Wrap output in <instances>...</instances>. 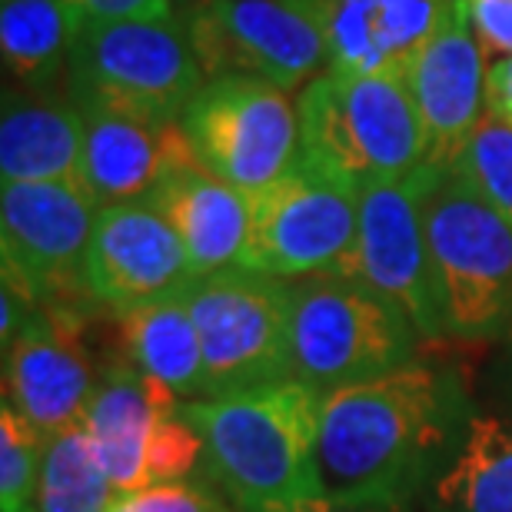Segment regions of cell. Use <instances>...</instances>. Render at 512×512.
Instances as JSON below:
<instances>
[{
    "label": "cell",
    "mask_w": 512,
    "mask_h": 512,
    "mask_svg": "<svg viewBox=\"0 0 512 512\" xmlns=\"http://www.w3.org/2000/svg\"><path fill=\"white\" fill-rule=\"evenodd\" d=\"M473 416L463 376L423 360L326 393L316 449L323 499L380 506L423 499Z\"/></svg>",
    "instance_id": "1"
},
{
    "label": "cell",
    "mask_w": 512,
    "mask_h": 512,
    "mask_svg": "<svg viewBox=\"0 0 512 512\" xmlns=\"http://www.w3.org/2000/svg\"><path fill=\"white\" fill-rule=\"evenodd\" d=\"M183 419L203 439V476L240 512H280L320 499L323 393L300 380L193 399Z\"/></svg>",
    "instance_id": "2"
},
{
    "label": "cell",
    "mask_w": 512,
    "mask_h": 512,
    "mask_svg": "<svg viewBox=\"0 0 512 512\" xmlns=\"http://www.w3.org/2000/svg\"><path fill=\"white\" fill-rule=\"evenodd\" d=\"M419 333L403 306L356 273L293 280V380L316 393L380 380L416 360Z\"/></svg>",
    "instance_id": "3"
},
{
    "label": "cell",
    "mask_w": 512,
    "mask_h": 512,
    "mask_svg": "<svg viewBox=\"0 0 512 512\" xmlns=\"http://www.w3.org/2000/svg\"><path fill=\"white\" fill-rule=\"evenodd\" d=\"M426 240L446 336H512V223L456 167L436 170L426 193Z\"/></svg>",
    "instance_id": "4"
},
{
    "label": "cell",
    "mask_w": 512,
    "mask_h": 512,
    "mask_svg": "<svg viewBox=\"0 0 512 512\" xmlns=\"http://www.w3.org/2000/svg\"><path fill=\"white\" fill-rule=\"evenodd\" d=\"M303 157L356 183L406 177L426 163V137L406 74H316L296 104Z\"/></svg>",
    "instance_id": "5"
},
{
    "label": "cell",
    "mask_w": 512,
    "mask_h": 512,
    "mask_svg": "<svg viewBox=\"0 0 512 512\" xmlns=\"http://www.w3.org/2000/svg\"><path fill=\"white\" fill-rule=\"evenodd\" d=\"M203 84L207 77L180 17L80 20L67 77V94L80 107L180 124Z\"/></svg>",
    "instance_id": "6"
},
{
    "label": "cell",
    "mask_w": 512,
    "mask_h": 512,
    "mask_svg": "<svg viewBox=\"0 0 512 512\" xmlns=\"http://www.w3.org/2000/svg\"><path fill=\"white\" fill-rule=\"evenodd\" d=\"M356 233L360 183L296 153L280 180L250 197V240L240 266L280 280L353 273Z\"/></svg>",
    "instance_id": "7"
},
{
    "label": "cell",
    "mask_w": 512,
    "mask_h": 512,
    "mask_svg": "<svg viewBox=\"0 0 512 512\" xmlns=\"http://www.w3.org/2000/svg\"><path fill=\"white\" fill-rule=\"evenodd\" d=\"M180 406L177 393L140 373L127 356L104 363L80 429L117 496L203 476V439Z\"/></svg>",
    "instance_id": "8"
},
{
    "label": "cell",
    "mask_w": 512,
    "mask_h": 512,
    "mask_svg": "<svg viewBox=\"0 0 512 512\" xmlns=\"http://www.w3.org/2000/svg\"><path fill=\"white\" fill-rule=\"evenodd\" d=\"M183 303L203 346L210 399L293 380V280L230 266L197 276Z\"/></svg>",
    "instance_id": "9"
},
{
    "label": "cell",
    "mask_w": 512,
    "mask_h": 512,
    "mask_svg": "<svg viewBox=\"0 0 512 512\" xmlns=\"http://www.w3.org/2000/svg\"><path fill=\"white\" fill-rule=\"evenodd\" d=\"M203 77H253L296 90L326 64L310 0H203L177 10Z\"/></svg>",
    "instance_id": "10"
},
{
    "label": "cell",
    "mask_w": 512,
    "mask_h": 512,
    "mask_svg": "<svg viewBox=\"0 0 512 512\" xmlns=\"http://www.w3.org/2000/svg\"><path fill=\"white\" fill-rule=\"evenodd\" d=\"M193 160L243 193H260L293 167L300 150L296 107L253 77H210L180 114Z\"/></svg>",
    "instance_id": "11"
},
{
    "label": "cell",
    "mask_w": 512,
    "mask_h": 512,
    "mask_svg": "<svg viewBox=\"0 0 512 512\" xmlns=\"http://www.w3.org/2000/svg\"><path fill=\"white\" fill-rule=\"evenodd\" d=\"M100 207L77 180L4 183L0 256L4 280L40 306L94 303L84 293V260Z\"/></svg>",
    "instance_id": "12"
},
{
    "label": "cell",
    "mask_w": 512,
    "mask_h": 512,
    "mask_svg": "<svg viewBox=\"0 0 512 512\" xmlns=\"http://www.w3.org/2000/svg\"><path fill=\"white\" fill-rule=\"evenodd\" d=\"M436 170L433 163H423L406 177L360 183V233L353 256V273L403 306L426 343L446 336L426 240V193Z\"/></svg>",
    "instance_id": "13"
},
{
    "label": "cell",
    "mask_w": 512,
    "mask_h": 512,
    "mask_svg": "<svg viewBox=\"0 0 512 512\" xmlns=\"http://www.w3.org/2000/svg\"><path fill=\"white\" fill-rule=\"evenodd\" d=\"M104 313L97 303L40 306L17 340L4 346V403L40 436L80 426L104 363H97L90 330Z\"/></svg>",
    "instance_id": "14"
},
{
    "label": "cell",
    "mask_w": 512,
    "mask_h": 512,
    "mask_svg": "<svg viewBox=\"0 0 512 512\" xmlns=\"http://www.w3.org/2000/svg\"><path fill=\"white\" fill-rule=\"evenodd\" d=\"M197 280L173 223L150 200L104 207L84 260V293L107 316L177 300Z\"/></svg>",
    "instance_id": "15"
},
{
    "label": "cell",
    "mask_w": 512,
    "mask_h": 512,
    "mask_svg": "<svg viewBox=\"0 0 512 512\" xmlns=\"http://www.w3.org/2000/svg\"><path fill=\"white\" fill-rule=\"evenodd\" d=\"M406 77L423 124L426 163L439 170L453 167L463 157L469 137L483 124L486 110L483 47L459 0L436 37L416 54Z\"/></svg>",
    "instance_id": "16"
},
{
    "label": "cell",
    "mask_w": 512,
    "mask_h": 512,
    "mask_svg": "<svg viewBox=\"0 0 512 512\" xmlns=\"http://www.w3.org/2000/svg\"><path fill=\"white\" fill-rule=\"evenodd\" d=\"M326 37V67L343 74H409L456 0H310Z\"/></svg>",
    "instance_id": "17"
},
{
    "label": "cell",
    "mask_w": 512,
    "mask_h": 512,
    "mask_svg": "<svg viewBox=\"0 0 512 512\" xmlns=\"http://www.w3.org/2000/svg\"><path fill=\"white\" fill-rule=\"evenodd\" d=\"M84 110V157L77 183L97 207L147 200L173 163L190 157V143L180 124H150L114 110Z\"/></svg>",
    "instance_id": "18"
},
{
    "label": "cell",
    "mask_w": 512,
    "mask_h": 512,
    "mask_svg": "<svg viewBox=\"0 0 512 512\" xmlns=\"http://www.w3.org/2000/svg\"><path fill=\"white\" fill-rule=\"evenodd\" d=\"M147 200L180 233L197 276L243 263L250 240V193L203 170L193 153L163 173Z\"/></svg>",
    "instance_id": "19"
},
{
    "label": "cell",
    "mask_w": 512,
    "mask_h": 512,
    "mask_svg": "<svg viewBox=\"0 0 512 512\" xmlns=\"http://www.w3.org/2000/svg\"><path fill=\"white\" fill-rule=\"evenodd\" d=\"M84 130V110L70 94L7 87L0 114V177L4 183L77 180Z\"/></svg>",
    "instance_id": "20"
},
{
    "label": "cell",
    "mask_w": 512,
    "mask_h": 512,
    "mask_svg": "<svg viewBox=\"0 0 512 512\" xmlns=\"http://www.w3.org/2000/svg\"><path fill=\"white\" fill-rule=\"evenodd\" d=\"M426 512H512V416L469 419L453 459L423 496Z\"/></svg>",
    "instance_id": "21"
},
{
    "label": "cell",
    "mask_w": 512,
    "mask_h": 512,
    "mask_svg": "<svg viewBox=\"0 0 512 512\" xmlns=\"http://www.w3.org/2000/svg\"><path fill=\"white\" fill-rule=\"evenodd\" d=\"M117 333L120 356H127L140 373L153 376L170 393H177L183 403L210 399L203 346L183 296L117 316Z\"/></svg>",
    "instance_id": "22"
},
{
    "label": "cell",
    "mask_w": 512,
    "mask_h": 512,
    "mask_svg": "<svg viewBox=\"0 0 512 512\" xmlns=\"http://www.w3.org/2000/svg\"><path fill=\"white\" fill-rule=\"evenodd\" d=\"M80 14L74 0H4L0 4V50L7 77L30 94H54L70 77Z\"/></svg>",
    "instance_id": "23"
},
{
    "label": "cell",
    "mask_w": 512,
    "mask_h": 512,
    "mask_svg": "<svg viewBox=\"0 0 512 512\" xmlns=\"http://www.w3.org/2000/svg\"><path fill=\"white\" fill-rule=\"evenodd\" d=\"M117 489L80 426L47 436L37 512H110Z\"/></svg>",
    "instance_id": "24"
},
{
    "label": "cell",
    "mask_w": 512,
    "mask_h": 512,
    "mask_svg": "<svg viewBox=\"0 0 512 512\" xmlns=\"http://www.w3.org/2000/svg\"><path fill=\"white\" fill-rule=\"evenodd\" d=\"M44 443L14 406H0V512H37Z\"/></svg>",
    "instance_id": "25"
},
{
    "label": "cell",
    "mask_w": 512,
    "mask_h": 512,
    "mask_svg": "<svg viewBox=\"0 0 512 512\" xmlns=\"http://www.w3.org/2000/svg\"><path fill=\"white\" fill-rule=\"evenodd\" d=\"M453 167L512 223V127L509 124L496 117H483V124L469 137L463 157Z\"/></svg>",
    "instance_id": "26"
},
{
    "label": "cell",
    "mask_w": 512,
    "mask_h": 512,
    "mask_svg": "<svg viewBox=\"0 0 512 512\" xmlns=\"http://www.w3.org/2000/svg\"><path fill=\"white\" fill-rule=\"evenodd\" d=\"M110 512H240V509L207 476H193L183 479V483L120 493Z\"/></svg>",
    "instance_id": "27"
},
{
    "label": "cell",
    "mask_w": 512,
    "mask_h": 512,
    "mask_svg": "<svg viewBox=\"0 0 512 512\" xmlns=\"http://www.w3.org/2000/svg\"><path fill=\"white\" fill-rule=\"evenodd\" d=\"M483 54L512 57V0H459Z\"/></svg>",
    "instance_id": "28"
},
{
    "label": "cell",
    "mask_w": 512,
    "mask_h": 512,
    "mask_svg": "<svg viewBox=\"0 0 512 512\" xmlns=\"http://www.w3.org/2000/svg\"><path fill=\"white\" fill-rule=\"evenodd\" d=\"M80 20H170V0H74Z\"/></svg>",
    "instance_id": "29"
},
{
    "label": "cell",
    "mask_w": 512,
    "mask_h": 512,
    "mask_svg": "<svg viewBox=\"0 0 512 512\" xmlns=\"http://www.w3.org/2000/svg\"><path fill=\"white\" fill-rule=\"evenodd\" d=\"M486 117L512 127V57L496 60L486 70Z\"/></svg>",
    "instance_id": "30"
},
{
    "label": "cell",
    "mask_w": 512,
    "mask_h": 512,
    "mask_svg": "<svg viewBox=\"0 0 512 512\" xmlns=\"http://www.w3.org/2000/svg\"><path fill=\"white\" fill-rule=\"evenodd\" d=\"M280 512H409V506H380V503H336V499H310Z\"/></svg>",
    "instance_id": "31"
},
{
    "label": "cell",
    "mask_w": 512,
    "mask_h": 512,
    "mask_svg": "<svg viewBox=\"0 0 512 512\" xmlns=\"http://www.w3.org/2000/svg\"><path fill=\"white\" fill-rule=\"evenodd\" d=\"M503 363L512 370V336H506V340H503Z\"/></svg>",
    "instance_id": "32"
},
{
    "label": "cell",
    "mask_w": 512,
    "mask_h": 512,
    "mask_svg": "<svg viewBox=\"0 0 512 512\" xmlns=\"http://www.w3.org/2000/svg\"><path fill=\"white\" fill-rule=\"evenodd\" d=\"M183 7H193V4H203V0H180Z\"/></svg>",
    "instance_id": "33"
}]
</instances>
